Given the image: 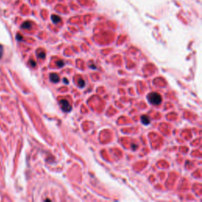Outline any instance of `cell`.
Instances as JSON below:
<instances>
[{"mask_svg":"<svg viewBox=\"0 0 202 202\" xmlns=\"http://www.w3.org/2000/svg\"><path fill=\"white\" fill-rule=\"evenodd\" d=\"M52 21L55 23V24H57V23H59L61 21V17L58 16V15H55L53 14L52 16Z\"/></svg>","mask_w":202,"mask_h":202,"instance_id":"5b68a950","label":"cell"},{"mask_svg":"<svg viewBox=\"0 0 202 202\" xmlns=\"http://www.w3.org/2000/svg\"><path fill=\"white\" fill-rule=\"evenodd\" d=\"M64 81H65L66 84H68V81H67V79L66 78H64Z\"/></svg>","mask_w":202,"mask_h":202,"instance_id":"7c38bea8","label":"cell"},{"mask_svg":"<svg viewBox=\"0 0 202 202\" xmlns=\"http://www.w3.org/2000/svg\"><path fill=\"white\" fill-rule=\"evenodd\" d=\"M59 104H60V107H61V108L64 112H70L72 109L71 105L70 104L69 101H67L66 99H61L59 101Z\"/></svg>","mask_w":202,"mask_h":202,"instance_id":"7a4b0ae2","label":"cell"},{"mask_svg":"<svg viewBox=\"0 0 202 202\" xmlns=\"http://www.w3.org/2000/svg\"><path fill=\"white\" fill-rule=\"evenodd\" d=\"M50 80L52 81V82L57 83L60 81V77H59V76H58L57 74L53 73V74H50Z\"/></svg>","mask_w":202,"mask_h":202,"instance_id":"3957f363","label":"cell"},{"mask_svg":"<svg viewBox=\"0 0 202 202\" xmlns=\"http://www.w3.org/2000/svg\"><path fill=\"white\" fill-rule=\"evenodd\" d=\"M56 64H57L58 67H62V66H64V62H63L62 60H58V61H57V62H56Z\"/></svg>","mask_w":202,"mask_h":202,"instance_id":"9c48e42d","label":"cell"},{"mask_svg":"<svg viewBox=\"0 0 202 202\" xmlns=\"http://www.w3.org/2000/svg\"><path fill=\"white\" fill-rule=\"evenodd\" d=\"M140 120H141V123L144 124V125H145V126L150 124V119H149V117L148 116V115H143V116H141Z\"/></svg>","mask_w":202,"mask_h":202,"instance_id":"277c9868","label":"cell"},{"mask_svg":"<svg viewBox=\"0 0 202 202\" xmlns=\"http://www.w3.org/2000/svg\"><path fill=\"white\" fill-rule=\"evenodd\" d=\"M37 56L40 58H44L45 56H46V54L44 51H40V52H37Z\"/></svg>","mask_w":202,"mask_h":202,"instance_id":"ba28073f","label":"cell"},{"mask_svg":"<svg viewBox=\"0 0 202 202\" xmlns=\"http://www.w3.org/2000/svg\"><path fill=\"white\" fill-rule=\"evenodd\" d=\"M148 99L149 103L151 104H153V105H159L162 102V97L157 93H149L148 96Z\"/></svg>","mask_w":202,"mask_h":202,"instance_id":"6da1fadb","label":"cell"},{"mask_svg":"<svg viewBox=\"0 0 202 202\" xmlns=\"http://www.w3.org/2000/svg\"><path fill=\"white\" fill-rule=\"evenodd\" d=\"M29 62H30V64H31V66H36V65L34 60H30Z\"/></svg>","mask_w":202,"mask_h":202,"instance_id":"8fae6325","label":"cell"},{"mask_svg":"<svg viewBox=\"0 0 202 202\" xmlns=\"http://www.w3.org/2000/svg\"><path fill=\"white\" fill-rule=\"evenodd\" d=\"M32 26L31 23L29 22V21H25V23H23L22 24V25H21V27L23 28H26V29H28V28H30Z\"/></svg>","mask_w":202,"mask_h":202,"instance_id":"8992f818","label":"cell"},{"mask_svg":"<svg viewBox=\"0 0 202 202\" xmlns=\"http://www.w3.org/2000/svg\"><path fill=\"white\" fill-rule=\"evenodd\" d=\"M78 85L79 87H81V88H84V87L85 86V81L84 79L83 78L78 79Z\"/></svg>","mask_w":202,"mask_h":202,"instance_id":"52a82bcc","label":"cell"},{"mask_svg":"<svg viewBox=\"0 0 202 202\" xmlns=\"http://www.w3.org/2000/svg\"><path fill=\"white\" fill-rule=\"evenodd\" d=\"M3 55V48L2 45H0V58H2Z\"/></svg>","mask_w":202,"mask_h":202,"instance_id":"30bf717a","label":"cell"},{"mask_svg":"<svg viewBox=\"0 0 202 202\" xmlns=\"http://www.w3.org/2000/svg\"><path fill=\"white\" fill-rule=\"evenodd\" d=\"M90 67H91V68H93V69H96V66H90Z\"/></svg>","mask_w":202,"mask_h":202,"instance_id":"4fadbf2b","label":"cell"}]
</instances>
